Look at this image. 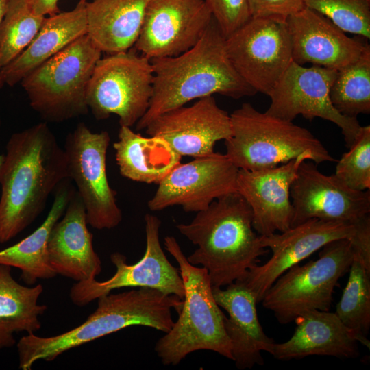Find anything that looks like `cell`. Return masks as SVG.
Returning a JSON list of instances; mask_svg holds the SVG:
<instances>
[{
  "label": "cell",
  "instance_id": "cell-4",
  "mask_svg": "<svg viewBox=\"0 0 370 370\" xmlns=\"http://www.w3.org/2000/svg\"><path fill=\"white\" fill-rule=\"evenodd\" d=\"M97 309L79 326L56 336H23L17 343L19 368L30 370L39 360L52 361L64 352L132 325L164 333L173 325L171 310H181L184 301L174 294L140 287L98 299Z\"/></svg>",
  "mask_w": 370,
  "mask_h": 370
},
{
  "label": "cell",
  "instance_id": "cell-31",
  "mask_svg": "<svg viewBox=\"0 0 370 370\" xmlns=\"http://www.w3.org/2000/svg\"><path fill=\"white\" fill-rule=\"evenodd\" d=\"M45 18L32 12L29 0H10L0 26V70L29 45Z\"/></svg>",
  "mask_w": 370,
  "mask_h": 370
},
{
  "label": "cell",
  "instance_id": "cell-7",
  "mask_svg": "<svg viewBox=\"0 0 370 370\" xmlns=\"http://www.w3.org/2000/svg\"><path fill=\"white\" fill-rule=\"evenodd\" d=\"M101 53L85 34L31 71L21 81L31 107L47 122L86 114V88Z\"/></svg>",
  "mask_w": 370,
  "mask_h": 370
},
{
  "label": "cell",
  "instance_id": "cell-9",
  "mask_svg": "<svg viewBox=\"0 0 370 370\" xmlns=\"http://www.w3.org/2000/svg\"><path fill=\"white\" fill-rule=\"evenodd\" d=\"M151 60L134 48L101 58L87 86L86 101L97 120L111 114L132 127L147 112L153 94Z\"/></svg>",
  "mask_w": 370,
  "mask_h": 370
},
{
  "label": "cell",
  "instance_id": "cell-41",
  "mask_svg": "<svg viewBox=\"0 0 370 370\" xmlns=\"http://www.w3.org/2000/svg\"><path fill=\"white\" fill-rule=\"evenodd\" d=\"M86 1L87 0H79V3H84L87 2Z\"/></svg>",
  "mask_w": 370,
  "mask_h": 370
},
{
  "label": "cell",
  "instance_id": "cell-32",
  "mask_svg": "<svg viewBox=\"0 0 370 370\" xmlns=\"http://www.w3.org/2000/svg\"><path fill=\"white\" fill-rule=\"evenodd\" d=\"M345 32L370 38V0H304Z\"/></svg>",
  "mask_w": 370,
  "mask_h": 370
},
{
  "label": "cell",
  "instance_id": "cell-14",
  "mask_svg": "<svg viewBox=\"0 0 370 370\" xmlns=\"http://www.w3.org/2000/svg\"><path fill=\"white\" fill-rule=\"evenodd\" d=\"M238 171L225 154L217 152L180 162L158 184L148 208L159 211L180 206L186 212L203 210L214 200L237 192Z\"/></svg>",
  "mask_w": 370,
  "mask_h": 370
},
{
  "label": "cell",
  "instance_id": "cell-8",
  "mask_svg": "<svg viewBox=\"0 0 370 370\" xmlns=\"http://www.w3.org/2000/svg\"><path fill=\"white\" fill-rule=\"evenodd\" d=\"M316 260L296 264L281 275L265 293L262 306L287 324L312 310H329L339 279L350 268L354 251L349 238L325 245Z\"/></svg>",
  "mask_w": 370,
  "mask_h": 370
},
{
  "label": "cell",
  "instance_id": "cell-24",
  "mask_svg": "<svg viewBox=\"0 0 370 370\" xmlns=\"http://www.w3.org/2000/svg\"><path fill=\"white\" fill-rule=\"evenodd\" d=\"M86 3L45 18L29 45L0 71L5 84L13 86L69 44L87 34Z\"/></svg>",
  "mask_w": 370,
  "mask_h": 370
},
{
  "label": "cell",
  "instance_id": "cell-27",
  "mask_svg": "<svg viewBox=\"0 0 370 370\" xmlns=\"http://www.w3.org/2000/svg\"><path fill=\"white\" fill-rule=\"evenodd\" d=\"M113 147L121 175L138 182L158 184L182 159L163 139L145 137L127 126H120Z\"/></svg>",
  "mask_w": 370,
  "mask_h": 370
},
{
  "label": "cell",
  "instance_id": "cell-1",
  "mask_svg": "<svg viewBox=\"0 0 370 370\" xmlns=\"http://www.w3.org/2000/svg\"><path fill=\"white\" fill-rule=\"evenodd\" d=\"M0 177V243L26 229L69 178L64 149L46 123L14 133L7 142Z\"/></svg>",
  "mask_w": 370,
  "mask_h": 370
},
{
  "label": "cell",
  "instance_id": "cell-30",
  "mask_svg": "<svg viewBox=\"0 0 370 370\" xmlns=\"http://www.w3.org/2000/svg\"><path fill=\"white\" fill-rule=\"evenodd\" d=\"M330 97L343 116L357 118L370 113V47L356 61L338 71Z\"/></svg>",
  "mask_w": 370,
  "mask_h": 370
},
{
  "label": "cell",
  "instance_id": "cell-12",
  "mask_svg": "<svg viewBox=\"0 0 370 370\" xmlns=\"http://www.w3.org/2000/svg\"><path fill=\"white\" fill-rule=\"evenodd\" d=\"M338 71L320 66L304 67L292 61L271 93L266 111L276 118L293 121L298 115L312 120L319 117L341 130L347 148L361 125L357 118L341 114L332 105L330 92Z\"/></svg>",
  "mask_w": 370,
  "mask_h": 370
},
{
  "label": "cell",
  "instance_id": "cell-38",
  "mask_svg": "<svg viewBox=\"0 0 370 370\" xmlns=\"http://www.w3.org/2000/svg\"><path fill=\"white\" fill-rule=\"evenodd\" d=\"M10 0H0V26L5 14Z\"/></svg>",
  "mask_w": 370,
  "mask_h": 370
},
{
  "label": "cell",
  "instance_id": "cell-3",
  "mask_svg": "<svg viewBox=\"0 0 370 370\" xmlns=\"http://www.w3.org/2000/svg\"><path fill=\"white\" fill-rule=\"evenodd\" d=\"M252 211L238 192L227 194L176 228L197 248L187 258L208 273L212 286L241 279L267 252L252 225Z\"/></svg>",
  "mask_w": 370,
  "mask_h": 370
},
{
  "label": "cell",
  "instance_id": "cell-34",
  "mask_svg": "<svg viewBox=\"0 0 370 370\" xmlns=\"http://www.w3.org/2000/svg\"><path fill=\"white\" fill-rule=\"evenodd\" d=\"M226 38L251 18L249 0H204Z\"/></svg>",
  "mask_w": 370,
  "mask_h": 370
},
{
  "label": "cell",
  "instance_id": "cell-10",
  "mask_svg": "<svg viewBox=\"0 0 370 370\" xmlns=\"http://www.w3.org/2000/svg\"><path fill=\"white\" fill-rule=\"evenodd\" d=\"M110 138L107 131L92 132L79 123L66 138L69 178L77 187L86 213L87 223L97 230L112 229L122 220L116 193L109 184L106 154Z\"/></svg>",
  "mask_w": 370,
  "mask_h": 370
},
{
  "label": "cell",
  "instance_id": "cell-25",
  "mask_svg": "<svg viewBox=\"0 0 370 370\" xmlns=\"http://www.w3.org/2000/svg\"><path fill=\"white\" fill-rule=\"evenodd\" d=\"M150 0H93L86 3L87 35L101 52L112 54L134 46Z\"/></svg>",
  "mask_w": 370,
  "mask_h": 370
},
{
  "label": "cell",
  "instance_id": "cell-23",
  "mask_svg": "<svg viewBox=\"0 0 370 370\" xmlns=\"http://www.w3.org/2000/svg\"><path fill=\"white\" fill-rule=\"evenodd\" d=\"M295 321L297 325L292 336L285 342L275 343L271 354L275 358L290 360L310 356H358V343L335 312L309 310Z\"/></svg>",
  "mask_w": 370,
  "mask_h": 370
},
{
  "label": "cell",
  "instance_id": "cell-35",
  "mask_svg": "<svg viewBox=\"0 0 370 370\" xmlns=\"http://www.w3.org/2000/svg\"><path fill=\"white\" fill-rule=\"evenodd\" d=\"M249 5L251 17L282 21L305 7L304 0H249Z\"/></svg>",
  "mask_w": 370,
  "mask_h": 370
},
{
  "label": "cell",
  "instance_id": "cell-21",
  "mask_svg": "<svg viewBox=\"0 0 370 370\" xmlns=\"http://www.w3.org/2000/svg\"><path fill=\"white\" fill-rule=\"evenodd\" d=\"M87 225L84 204L75 190L48 240L49 263L56 275L77 282L96 279L101 272V262Z\"/></svg>",
  "mask_w": 370,
  "mask_h": 370
},
{
  "label": "cell",
  "instance_id": "cell-40",
  "mask_svg": "<svg viewBox=\"0 0 370 370\" xmlns=\"http://www.w3.org/2000/svg\"><path fill=\"white\" fill-rule=\"evenodd\" d=\"M4 84H5V81H4L3 75L0 71V89L3 86ZM1 124V121L0 119V125Z\"/></svg>",
  "mask_w": 370,
  "mask_h": 370
},
{
  "label": "cell",
  "instance_id": "cell-36",
  "mask_svg": "<svg viewBox=\"0 0 370 370\" xmlns=\"http://www.w3.org/2000/svg\"><path fill=\"white\" fill-rule=\"evenodd\" d=\"M356 230L349 239L354 256L358 257L370 269V217L369 214L355 223Z\"/></svg>",
  "mask_w": 370,
  "mask_h": 370
},
{
  "label": "cell",
  "instance_id": "cell-33",
  "mask_svg": "<svg viewBox=\"0 0 370 370\" xmlns=\"http://www.w3.org/2000/svg\"><path fill=\"white\" fill-rule=\"evenodd\" d=\"M334 175L346 186L356 190L370 188V126H362L349 151L336 164Z\"/></svg>",
  "mask_w": 370,
  "mask_h": 370
},
{
  "label": "cell",
  "instance_id": "cell-6",
  "mask_svg": "<svg viewBox=\"0 0 370 370\" xmlns=\"http://www.w3.org/2000/svg\"><path fill=\"white\" fill-rule=\"evenodd\" d=\"M230 115L232 135L225 155L238 169L275 167L307 154L317 165L336 160L308 130L243 103Z\"/></svg>",
  "mask_w": 370,
  "mask_h": 370
},
{
  "label": "cell",
  "instance_id": "cell-39",
  "mask_svg": "<svg viewBox=\"0 0 370 370\" xmlns=\"http://www.w3.org/2000/svg\"><path fill=\"white\" fill-rule=\"evenodd\" d=\"M4 160H5V154H1L0 155V177H1V174L2 171Z\"/></svg>",
  "mask_w": 370,
  "mask_h": 370
},
{
  "label": "cell",
  "instance_id": "cell-11",
  "mask_svg": "<svg viewBox=\"0 0 370 370\" xmlns=\"http://www.w3.org/2000/svg\"><path fill=\"white\" fill-rule=\"evenodd\" d=\"M225 48L241 77L268 96L293 61L286 21L251 17L225 38Z\"/></svg>",
  "mask_w": 370,
  "mask_h": 370
},
{
  "label": "cell",
  "instance_id": "cell-13",
  "mask_svg": "<svg viewBox=\"0 0 370 370\" xmlns=\"http://www.w3.org/2000/svg\"><path fill=\"white\" fill-rule=\"evenodd\" d=\"M144 219L146 248L141 259L128 264L125 255L112 253L110 260L116 267L114 275L103 282L91 279L74 284L69 293L74 304L84 306L113 290L127 287L154 288L184 299V286L180 270L169 261L161 247V221L151 214H146Z\"/></svg>",
  "mask_w": 370,
  "mask_h": 370
},
{
  "label": "cell",
  "instance_id": "cell-22",
  "mask_svg": "<svg viewBox=\"0 0 370 370\" xmlns=\"http://www.w3.org/2000/svg\"><path fill=\"white\" fill-rule=\"evenodd\" d=\"M226 288L212 286L217 304L229 314L224 319L226 334L230 342L232 360L239 369L262 365V352H272L274 340L267 335L259 321L254 293L239 281Z\"/></svg>",
  "mask_w": 370,
  "mask_h": 370
},
{
  "label": "cell",
  "instance_id": "cell-16",
  "mask_svg": "<svg viewBox=\"0 0 370 370\" xmlns=\"http://www.w3.org/2000/svg\"><path fill=\"white\" fill-rule=\"evenodd\" d=\"M291 227L308 220L354 223L369 214L370 191L352 189L333 174L321 173L312 161L304 160L290 188Z\"/></svg>",
  "mask_w": 370,
  "mask_h": 370
},
{
  "label": "cell",
  "instance_id": "cell-28",
  "mask_svg": "<svg viewBox=\"0 0 370 370\" xmlns=\"http://www.w3.org/2000/svg\"><path fill=\"white\" fill-rule=\"evenodd\" d=\"M41 284L25 286L11 275V267L0 264V349L16 344L14 333L35 334L41 328L39 317L47 306L38 304Z\"/></svg>",
  "mask_w": 370,
  "mask_h": 370
},
{
  "label": "cell",
  "instance_id": "cell-37",
  "mask_svg": "<svg viewBox=\"0 0 370 370\" xmlns=\"http://www.w3.org/2000/svg\"><path fill=\"white\" fill-rule=\"evenodd\" d=\"M59 0H29L32 12L38 16H53L60 12Z\"/></svg>",
  "mask_w": 370,
  "mask_h": 370
},
{
  "label": "cell",
  "instance_id": "cell-5",
  "mask_svg": "<svg viewBox=\"0 0 370 370\" xmlns=\"http://www.w3.org/2000/svg\"><path fill=\"white\" fill-rule=\"evenodd\" d=\"M164 246L179 265L184 297L177 321L156 343L157 356L165 365H176L199 350L214 352L232 360L224 326L226 316L214 298L207 270L188 261L175 237L166 236Z\"/></svg>",
  "mask_w": 370,
  "mask_h": 370
},
{
  "label": "cell",
  "instance_id": "cell-17",
  "mask_svg": "<svg viewBox=\"0 0 370 370\" xmlns=\"http://www.w3.org/2000/svg\"><path fill=\"white\" fill-rule=\"evenodd\" d=\"M212 19L204 0H150L134 48L145 57H171L193 47Z\"/></svg>",
  "mask_w": 370,
  "mask_h": 370
},
{
  "label": "cell",
  "instance_id": "cell-29",
  "mask_svg": "<svg viewBox=\"0 0 370 370\" xmlns=\"http://www.w3.org/2000/svg\"><path fill=\"white\" fill-rule=\"evenodd\" d=\"M347 283L335 314L358 343L368 349L370 341V269L354 256Z\"/></svg>",
  "mask_w": 370,
  "mask_h": 370
},
{
  "label": "cell",
  "instance_id": "cell-2",
  "mask_svg": "<svg viewBox=\"0 0 370 370\" xmlns=\"http://www.w3.org/2000/svg\"><path fill=\"white\" fill-rule=\"evenodd\" d=\"M153 94L149 106L138 121L145 129L158 116L194 99L220 94L234 99L256 91L237 73L225 48V38L212 17L199 40L185 52L152 58Z\"/></svg>",
  "mask_w": 370,
  "mask_h": 370
},
{
  "label": "cell",
  "instance_id": "cell-18",
  "mask_svg": "<svg viewBox=\"0 0 370 370\" xmlns=\"http://www.w3.org/2000/svg\"><path fill=\"white\" fill-rule=\"evenodd\" d=\"M145 130L148 136L163 139L182 157L210 155L217 142L232 135L230 115L212 95L158 116Z\"/></svg>",
  "mask_w": 370,
  "mask_h": 370
},
{
  "label": "cell",
  "instance_id": "cell-15",
  "mask_svg": "<svg viewBox=\"0 0 370 370\" xmlns=\"http://www.w3.org/2000/svg\"><path fill=\"white\" fill-rule=\"evenodd\" d=\"M355 223L312 219L282 232L260 236L262 246L271 251V258L264 264L250 269L236 281L251 291L259 303L274 282L291 267L328 243L349 239L355 232Z\"/></svg>",
  "mask_w": 370,
  "mask_h": 370
},
{
  "label": "cell",
  "instance_id": "cell-19",
  "mask_svg": "<svg viewBox=\"0 0 370 370\" xmlns=\"http://www.w3.org/2000/svg\"><path fill=\"white\" fill-rule=\"evenodd\" d=\"M286 23L292 43V59L339 71L356 61L369 47L365 38L349 37L320 13L304 7Z\"/></svg>",
  "mask_w": 370,
  "mask_h": 370
},
{
  "label": "cell",
  "instance_id": "cell-20",
  "mask_svg": "<svg viewBox=\"0 0 370 370\" xmlns=\"http://www.w3.org/2000/svg\"><path fill=\"white\" fill-rule=\"evenodd\" d=\"M307 154L275 167L248 171L238 169L236 191L249 204L252 211V225L260 236L282 232L291 227L293 206L290 188L298 168Z\"/></svg>",
  "mask_w": 370,
  "mask_h": 370
},
{
  "label": "cell",
  "instance_id": "cell-26",
  "mask_svg": "<svg viewBox=\"0 0 370 370\" xmlns=\"http://www.w3.org/2000/svg\"><path fill=\"white\" fill-rule=\"evenodd\" d=\"M54 200L43 223L31 234L0 251V264L21 271V279L32 286L38 280H49L56 273L49 263L47 243L55 223L63 216L75 190L71 179L62 180L56 188Z\"/></svg>",
  "mask_w": 370,
  "mask_h": 370
}]
</instances>
